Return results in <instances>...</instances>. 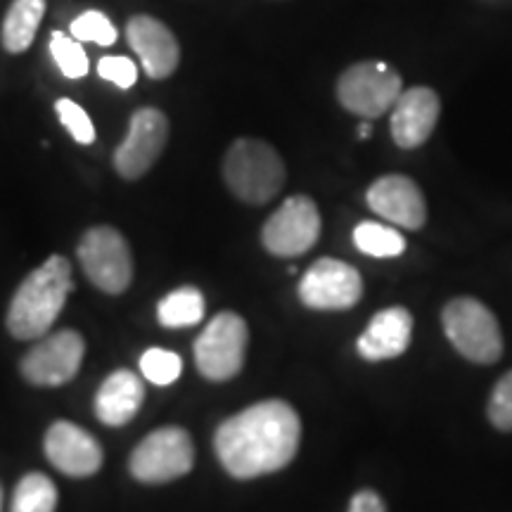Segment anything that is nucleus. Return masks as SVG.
I'll use <instances>...</instances> for the list:
<instances>
[{"instance_id":"nucleus-20","label":"nucleus","mask_w":512,"mask_h":512,"mask_svg":"<svg viewBox=\"0 0 512 512\" xmlns=\"http://www.w3.org/2000/svg\"><path fill=\"white\" fill-rule=\"evenodd\" d=\"M204 297L197 287H178L169 292L157 306V320L164 328H190L202 323L204 318Z\"/></svg>"},{"instance_id":"nucleus-3","label":"nucleus","mask_w":512,"mask_h":512,"mask_svg":"<svg viewBox=\"0 0 512 512\" xmlns=\"http://www.w3.org/2000/svg\"><path fill=\"white\" fill-rule=\"evenodd\" d=\"M285 162L273 145L238 138L223 159V178L235 197L247 204L271 202L285 185Z\"/></svg>"},{"instance_id":"nucleus-11","label":"nucleus","mask_w":512,"mask_h":512,"mask_svg":"<svg viewBox=\"0 0 512 512\" xmlns=\"http://www.w3.org/2000/svg\"><path fill=\"white\" fill-rule=\"evenodd\" d=\"M169 140V119L155 107H143L131 117L126 138L114 152V169L126 181H136L155 166Z\"/></svg>"},{"instance_id":"nucleus-10","label":"nucleus","mask_w":512,"mask_h":512,"mask_svg":"<svg viewBox=\"0 0 512 512\" xmlns=\"http://www.w3.org/2000/svg\"><path fill=\"white\" fill-rule=\"evenodd\" d=\"M363 297V278L354 266L339 259H318L299 283V299L316 311H347Z\"/></svg>"},{"instance_id":"nucleus-5","label":"nucleus","mask_w":512,"mask_h":512,"mask_svg":"<svg viewBox=\"0 0 512 512\" xmlns=\"http://www.w3.org/2000/svg\"><path fill=\"white\" fill-rule=\"evenodd\" d=\"M401 93V76L387 62H356L337 81L339 105L368 121L392 110Z\"/></svg>"},{"instance_id":"nucleus-24","label":"nucleus","mask_w":512,"mask_h":512,"mask_svg":"<svg viewBox=\"0 0 512 512\" xmlns=\"http://www.w3.org/2000/svg\"><path fill=\"white\" fill-rule=\"evenodd\" d=\"M140 373L147 382L157 384V387H169L181 377L183 361L174 351L152 347L140 356Z\"/></svg>"},{"instance_id":"nucleus-28","label":"nucleus","mask_w":512,"mask_h":512,"mask_svg":"<svg viewBox=\"0 0 512 512\" xmlns=\"http://www.w3.org/2000/svg\"><path fill=\"white\" fill-rule=\"evenodd\" d=\"M98 74L105 81L114 83V86L121 88V91H128V88L136 86L138 81V67L133 60H128L124 55H107L98 62Z\"/></svg>"},{"instance_id":"nucleus-25","label":"nucleus","mask_w":512,"mask_h":512,"mask_svg":"<svg viewBox=\"0 0 512 512\" xmlns=\"http://www.w3.org/2000/svg\"><path fill=\"white\" fill-rule=\"evenodd\" d=\"M69 31H72L76 41H93L102 48L114 46V43H117V29H114L110 17L100 10L81 12V15L72 22V29Z\"/></svg>"},{"instance_id":"nucleus-30","label":"nucleus","mask_w":512,"mask_h":512,"mask_svg":"<svg viewBox=\"0 0 512 512\" xmlns=\"http://www.w3.org/2000/svg\"><path fill=\"white\" fill-rule=\"evenodd\" d=\"M370 131H373V126H370V121L366 119V121H363V124H361V128H358V138L368 140V138H370Z\"/></svg>"},{"instance_id":"nucleus-9","label":"nucleus","mask_w":512,"mask_h":512,"mask_svg":"<svg viewBox=\"0 0 512 512\" xmlns=\"http://www.w3.org/2000/svg\"><path fill=\"white\" fill-rule=\"evenodd\" d=\"M320 238V211L306 195L287 197L261 230V242L273 256L294 259L316 245Z\"/></svg>"},{"instance_id":"nucleus-31","label":"nucleus","mask_w":512,"mask_h":512,"mask_svg":"<svg viewBox=\"0 0 512 512\" xmlns=\"http://www.w3.org/2000/svg\"><path fill=\"white\" fill-rule=\"evenodd\" d=\"M0 508H3V489H0Z\"/></svg>"},{"instance_id":"nucleus-17","label":"nucleus","mask_w":512,"mask_h":512,"mask_svg":"<svg viewBox=\"0 0 512 512\" xmlns=\"http://www.w3.org/2000/svg\"><path fill=\"white\" fill-rule=\"evenodd\" d=\"M413 339V316L403 306H389L375 313L366 332L358 337V356L366 361H389L406 354Z\"/></svg>"},{"instance_id":"nucleus-21","label":"nucleus","mask_w":512,"mask_h":512,"mask_svg":"<svg viewBox=\"0 0 512 512\" xmlns=\"http://www.w3.org/2000/svg\"><path fill=\"white\" fill-rule=\"evenodd\" d=\"M354 245L358 252L377 256V259H392L406 252V238L392 226H382L375 221H363L354 228Z\"/></svg>"},{"instance_id":"nucleus-8","label":"nucleus","mask_w":512,"mask_h":512,"mask_svg":"<svg viewBox=\"0 0 512 512\" xmlns=\"http://www.w3.org/2000/svg\"><path fill=\"white\" fill-rule=\"evenodd\" d=\"M79 261L88 280L107 294H121L133 280L131 249L124 235L112 226H95L83 233Z\"/></svg>"},{"instance_id":"nucleus-12","label":"nucleus","mask_w":512,"mask_h":512,"mask_svg":"<svg viewBox=\"0 0 512 512\" xmlns=\"http://www.w3.org/2000/svg\"><path fill=\"white\" fill-rule=\"evenodd\" d=\"M83 354H86V344L79 332H53L22 358V375L36 387H60L79 373Z\"/></svg>"},{"instance_id":"nucleus-18","label":"nucleus","mask_w":512,"mask_h":512,"mask_svg":"<svg viewBox=\"0 0 512 512\" xmlns=\"http://www.w3.org/2000/svg\"><path fill=\"white\" fill-rule=\"evenodd\" d=\"M145 401V387L131 370H114L95 394V415L110 427H121L136 418Z\"/></svg>"},{"instance_id":"nucleus-27","label":"nucleus","mask_w":512,"mask_h":512,"mask_svg":"<svg viewBox=\"0 0 512 512\" xmlns=\"http://www.w3.org/2000/svg\"><path fill=\"white\" fill-rule=\"evenodd\" d=\"M486 415L496 430L512 432V370L496 382L489 403H486Z\"/></svg>"},{"instance_id":"nucleus-26","label":"nucleus","mask_w":512,"mask_h":512,"mask_svg":"<svg viewBox=\"0 0 512 512\" xmlns=\"http://www.w3.org/2000/svg\"><path fill=\"white\" fill-rule=\"evenodd\" d=\"M55 112L60 117L62 126L72 133V138L79 145H93L95 143V126L88 112L83 110L79 102L69 100V98H60L55 102Z\"/></svg>"},{"instance_id":"nucleus-23","label":"nucleus","mask_w":512,"mask_h":512,"mask_svg":"<svg viewBox=\"0 0 512 512\" xmlns=\"http://www.w3.org/2000/svg\"><path fill=\"white\" fill-rule=\"evenodd\" d=\"M48 48L55 64L60 67V72L67 76V79H81V76L88 74L91 62H88L86 50L81 48V43L76 41L74 36L69 38L67 34H62V31H55V34L50 36Z\"/></svg>"},{"instance_id":"nucleus-16","label":"nucleus","mask_w":512,"mask_h":512,"mask_svg":"<svg viewBox=\"0 0 512 512\" xmlns=\"http://www.w3.org/2000/svg\"><path fill=\"white\" fill-rule=\"evenodd\" d=\"M46 456L62 475L69 477H91L102 467L98 441L69 420H57L46 432Z\"/></svg>"},{"instance_id":"nucleus-6","label":"nucleus","mask_w":512,"mask_h":512,"mask_svg":"<svg viewBox=\"0 0 512 512\" xmlns=\"http://www.w3.org/2000/svg\"><path fill=\"white\" fill-rule=\"evenodd\" d=\"M249 328L245 318L223 311L204 328L195 342L197 370L211 382L233 380L245 366Z\"/></svg>"},{"instance_id":"nucleus-1","label":"nucleus","mask_w":512,"mask_h":512,"mask_svg":"<svg viewBox=\"0 0 512 512\" xmlns=\"http://www.w3.org/2000/svg\"><path fill=\"white\" fill-rule=\"evenodd\" d=\"M302 441V420L287 401L268 399L221 422L214 448L235 479H254L287 467Z\"/></svg>"},{"instance_id":"nucleus-4","label":"nucleus","mask_w":512,"mask_h":512,"mask_svg":"<svg viewBox=\"0 0 512 512\" xmlns=\"http://www.w3.org/2000/svg\"><path fill=\"white\" fill-rule=\"evenodd\" d=\"M441 325L453 349L467 361L491 366L503 356V332L489 306L475 297L451 299L441 311Z\"/></svg>"},{"instance_id":"nucleus-15","label":"nucleus","mask_w":512,"mask_h":512,"mask_svg":"<svg viewBox=\"0 0 512 512\" xmlns=\"http://www.w3.org/2000/svg\"><path fill=\"white\" fill-rule=\"evenodd\" d=\"M126 38L150 79H166L176 72L181 62V46L164 22L150 15L131 17L126 24Z\"/></svg>"},{"instance_id":"nucleus-7","label":"nucleus","mask_w":512,"mask_h":512,"mask_svg":"<svg viewBox=\"0 0 512 512\" xmlns=\"http://www.w3.org/2000/svg\"><path fill=\"white\" fill-rule=\"evenodd\" d=\"M195 465V444L181 427H162L131 453V475L143 484H166L188 475Z\"/></svg>"},{"instance_id":"nucleus-13","label":"nucleus","mask_w":512,"mask_h":512,"mask_svg":"<svg viewBox=\"0 0 512 512\" xmlns=\"http://www.w3.org/2000/svg\"><path fill=\"white\" fill-rule=\"evenodd\" d=\"M368 207L377 216L406 230H420L427 223V202L413 178L389 174L377 178L366 192Z\"/></svg>"},{"instance_id":"nucleus-22","label":"nucleus","mask_w":512,"mask_h":512,"mask_svg":"<svg viewBox=\"0 0 512 512\" xmlns=\"http://www.w3.org/2000/svg\"><path fill=\"white\" fill-rule=\"evenodd\" d=\"M57 489L53 479L43 472H29L19 479L15 498H12V512H55Z\"/></svg>"},{"instance_id":"nucleus-14","label":"nucleus","mask_w":512,"mask_h":512,"mask_svg":"<svg viewBox=\"0 0 512 512\" xmlns=\"http://www.w3.org/2000/svg\"><path fill=\"white\" fill-rule=\"evenodd\" d=\"M439 114L441 100L437 91L427 86H415L403 91L392 107V119H389L394 143L401 150H415V147L425 145L434 128H437Z\"/></svg>"},{"instance_id":"nucleus-2","label":"nucleus","mask_w":512,"mask_h":512,"mask_svg":"<svg viewBox=\"0 0 512 512\" xmlns=\"http://www.w3.org/2000/svg\"><path fill=\"white\" fill-rule=\"evenodd\" d=\"M72 287V266L64 256L53 254L43 261L12 297L8 311L10 335L17 339L46 337L67 304Z\"/></svg>"},{"instance_id":"nucleus-19","label":"nucleus","mask_w":512,"mask_h":512,"mask_svg":"<svg viewBox=\"0 0 512 512\" xmlns=\"http://www.w3.org/2000/svg\"><path fill=\"white\" fill-rule=\"evenodd\" d=\"M43 15H46V0H15L3 19V34H0L3 48L12 55L29 50Z\"/></svg>"},{"instance_id":"nucleus-29","label":"nucleus","mask_w":512,"mask_h":512,"mask_svg":"<svg viewBox=\"0 0 512 512\" xmlns=\"http://www.w3.org/2000/svg\"><path fill=\"white\" fill-rule=\"evenodd\" d=\"M349 512H387V508H384V501L380 498V494H375V491L370 489H363L351 498Z\"/></svg>"}]
</instances>
